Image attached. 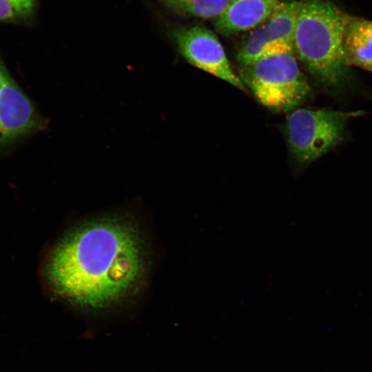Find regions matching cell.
<instances>
[{
    "mask_svg": "<svg viewBox=\"0 0 372 372\" xmlns=\"http://www.w3.org/2000/svg\"><path fill=\"white\" fill-rule=\"evenodd\" d=\"M301 2L283 0L261 24L271 41L293 48L294 32Z\"/></svg>",
    "mask_w": 372,
    "mask_h": 372,
    "instance_id": "9",
    "label": "cell"
},
{
    "mask_svg": "<svg viewBox=\"0 0 372 372\" xmlns=\"http://www.w3.org/2000/svg\"><path fill=\"white\" fill-rule=\"evenodd\" d=\"M349 14L329 0H303L298 12L293 48L311 75L332 92L350 82L344 39Z\"/></svg>",
    "mask_w": 372,
    "mask_h": 372,
    "instance_id": "2",
    "label": "cell"
},
{
    "mask_svg": "<svg viewBox=\"0 0 372 372\" xmlns=\"http://www.w3.org/2000/svg\"><path fill=\"white\" fill-rule=\"evenodd\" d=\"M35 0H0V22L20 23L34 14Z\"/></svg>",
    "mask_w": 372,
    "mask_h": 372,
    "instance_id": "12",
    "label": "cell"
},
{
    "mask_svg": "<svg viewBox=\"0 0 372 372\" xmlns=\"http://www.w3.org/2000/svg\"><path fill=\"white\" fill-rule=\"evenodd\" d=\"M230 0H164L176 13L204 19H217L225 11Z\"/></svg>",
    "mask_w": 372,
    "mask_h": 372,
    "instance_id": "11",
    "label": "cell"
},
{
    "mask_svg": "<svg viewBox=\"0 0 372 372\" xmlns=\"http://www.w3.org/2000/svg\"><path fill=\"white\" fill-rule=\"evenodd\" d=\"M169 35L189 63L245 90L244 84L233 71L223 45L210 30L200 25L178 27L171 29Z\"/></svg>",
    "mask_w": 372,
    "mask_h": 372,
    "instance_id": "5",
    "label": "cell"
},
{
    "mask_svg": "<svg viewBox=\"0 0 372 372\" xmlns=\"http://www.w3.org/2000/svg\"><path fill=\"white\" fill-rule=\"evenodd\" d=\"M283 0H230L214 23L222 34L253 30L262 24Z\"/></svg>",
    "mask_w": 372,
    "mask_h": 372,
    "instance_id": "7",
    "label": "cell"
},
{
    "mask_svg": "<svg viewBox=\"0 0 372 372\" xmlns=\"http://www.w3.org/2000/svg\"><path fill=\"white\" fill-rule=\"evenodd\" d=\"M344 48L349 66L372 72V21L349 15Z\"/></svg>",
    "mask_w": 372,
    "mask_h": 372,
    "instance_id": "8",
    "label": "cell"
},
{
    "mask_svg": "<svg viewBox=\"0 0 372 372\" xmlns=\"http://www.w3.org/2000/svg\"><path fill=\"white\" fill-rule=\"evenodd\" d=\"M364 113L328 109L293 110L287 118L285 134L296 162L305 167L324 155L343 139L348 121Z\"/></svg>",
    "mask_w": 372,
    "mask_h": 372,
    "instance_id": "4",
    "label": "cell"
},
{
    "mask_svg": "<svg viewBox=\"0 0 372 372\" xmlns=\"http://www.w3.org/2000/svg\"><path fill=\"white\" fill-rule=\"evenodd\" d=\"M288 52H294V49L270 41L260 25L249 33L238 53L237 59L240 65H246L266 57Z\"/></svg>",
    "mask_w": 372,
    "mask_h": 372,
    "instance_id": "10",
    "label": "cell"
},
{
    "mask_svg": "<svg viewBox=\"0 0 372 372\" xmlns=\"http://www.w3.org/2000/svg\"><path fill=\"white\" fill-rule=\"evenodd\" d=\"M240 79L265 107L277 112L293 110L311 90L294 52L276 54L241 65Z\"/></svg>",
    "mask_w": 372,
    "mask_h": 372,
    "instance_id": "3",
    "label": "cell"
},
{
    "mask_svg": "<svg viewBox=\"0 0 372 372\" xmlns=\"http://www.w3.org/2000/svg\"><path fill=\"white\" fill-rule=\"evenodd\" d=\"M43 125L32 103L0 68V143Z\"/></svg>",
    "mask_w": 372,
    "mask_h": 372,
    "instance_id": "6",
    "label": "cell"
},
{
    "mask_svg": "<svg viewBox=\"0 0 372 372\" xmlns=\"http://www.w3.org/2000/svg\"><path fill=\"white\" fill-rule=\"evenodd\" d=\"M147 249L138 226L119 216L84 222L66 233L48 256L52 292L79 309H103L134 296L145 282Z\"/></svg>",
    "mask_w": 372,
    "mask_h": 372,
    "instance_id": "1",
    "label": "cell"
}]
</instances>
